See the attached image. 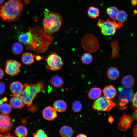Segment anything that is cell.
<instances>
[{
	"mask_svg": "<svg viewBox=\"0 0 137 137\" xmlns=\"http://www.w3.org/2000/svg\"><path fill=\"white\" fill-rule=\"evenodd\" d=\"M5 88V86L4 83L2 81H0V95L2 94L4 92Z\"/></svg>",
	"mask_w": 137,
	"mask_h": 137,
	"instance_id": "e575fe53",
	"label": "cell"
},
{
	"mask_svg": "<svg viewBox=\"0 0 137 137\" xmlns=\"http://www.w3.org/2000/svg\"><path fill=\"white\" fill-rule=\"evenodd\" d=\"M119 10L116 7L112 6L107 8L106 12L109 17L112 20H115Z\"/></svg>",
	"mask_w": 137,
	"mask_h": 137,
	"instance_id": "4316f807",
	"label": "cell"
},
{
	"mask_svg": "<svg viewBox=\"0 0 137 137\" xmlns=\"http://www.w3.org/2000/svg\"><path fill=\"white\" fill-rule=\"evenodd\" d=\"M33 38L32 32L30 27H28V31L26 33H22L19 37V41L22 44L28 45L29 44Z\"/></svg>",
	"mask_w": 137,
	"mask_h": 137,
	"instance_id": "5bb4252c",
	"label": "cell"
},
{
	"mask_svg": "<svg viewBox=\"0 0 137 137\" xmlns=\"http://www.w3.org/2000/svg\"><path fill=\"white\" fill-rule=\"evenodd\" d=\"M42 115L44 118L48 121L53 120L57 116L56 110L54 107L49 106L44 108L42 111Z\"/></svg>",
	"mask_w": 137,
	"mask_h": 137,
	"instance_id": "7c38bea8",
	"label": "cell"
},
{
	"mask_svg": "<svg viewBox=\"0 0 137 137\" xmlns=\"http://www.w3.org/2000/svg\"><path fill=\"white\" fill-rule=\"evenodd\" d=\"M0 111L2 113L5 114H9L12 111L11 107L7 103H4L0 107Z\"/></svg>",
	"mask_w": 137,
	"mask_h": 137,
	"instance_id": "4dcf8cb0",
	"label": "cell"
},
{
	"mask_svg": "<svg viewBox=\"0 0 137 137\" xmlns=\"http://www.w3.org/2000/svg\"><path fill=\"white\" fill-rule=\"evenodd\" d=\"M45 86L43 82L40 81L33 84L29 83L23 85V88L22 91L16 96L20 97L24 101L26 106H29L32 103L34 100L39 92L44 90Z\"/></svg>",
	"mask_w": 137,
	"mask_h": 137,
	"instance_id": "277c9868",
	"label": "cell"
},
{
	"mask_svg": "<svg viewBox=\"0 0 137 137\" xmlns=\"http://www.w3.org/2000/svg\"><path fill=\"white\" fill-rule=\"evenodd\" d=\"M50 82L54 87L59 88L63 85L64 81L62 77L58 75H55L52 77Z\"/></svg>",
	"mask_w": 137,
	"mask_h": 137,
	"instance_id": "603a6c76",
	"label": "cell"
},
{
	"mask_svg": "<svg viewBox=\"0 0 137 137\" xmlns=\"http://www.w3.org/2000/svg\"><path fill=\"white\" fill-rule=\"evenodd\" d=\"M87 136L85 134H78L77 135L76 137H87Z\"/></svg>",
	"mask_w": 137,
	"mask_h": 137,
	"instance_id": "7bdbcfd3",
	"label": "cell"
},
{
	"mask_svg": "<svg viewBox=\"0 0 137 137\" xmlns=\"http://www.w3.org/2000/svg\"><path fill=\"white\" fill-rule=\"evenodd\" d=\"M60 135L63 137H70L72 136L73 131L70 126L64 125L60 128L59 131Z\"/></svg>",
	"mask_w": 137,
	"mask_h": 137,
	"instance_id": "cb8c5ba5",
	"label": "cell"
},
{
	"mask_svg": "<svg viewBox=\"0 0 137 137\" xmlns=\"http://www.w3.org/2000/svg\"><path fill=\"white\" fill-rule=\"evenodd\" d=\"M131 2L133 5H135L137 4V0H131Z\"/></svg>",
	"mask_w": 137,
	"mask_h": 137,
	"instance_id": "b9f144b4",
	"label": "cell"
},
{
	"mask_svg": "<svg viewBox=\"0 0 137 137\" xmlns=\"http://www.w3.org/2000/svg\"><path fill=\"white\" fill-rule=\"evenodd\" d=\"M30 28L33 38L30 43L27 45L26 49L38 53L45 51L52 42L51 37L46 34L39 26L35 25Z\"/></svg>",
	"mask_w": 137,
	"mask_h": 137,
	"instance_id": "7a4b0ae2",
	"label": "cell"
},
{
	"mask_svg": "<svg viewBox=\"0 0 137 137\" xmlns=\"http://www.w3.org/2000/svg\"><path fill=\"white\" fill-rule=\"evenodd\" d=\"M118 90V96L121 101L120 105L123 107L132 99L133 91L131 89L124 87H119Z\"/></svg>",
	"mask_w": 137,
	"mask_h": 137,
	"instance_id": "9c48e42d",
	"label": "cell"
},
{
	"mask_svg": "<svg viewBox=\"0 0 137 137\" xmlns=\"http://www.w3.org/2000/svg\"><path fill=\"white\" fill-rule=\"evenodd\" d=\"M123 23L117 22L115 20H111L109 19L106 21L99 19L97 23V26L100 29L102 34L105 36L114 35L116 30L123 26Z\"/></svg>",
	"mask_w": 137,
	"mask_h": 137,
	"instance_id": "5b68a950",
	"label": "cell"
},
{
	"mask_svg": "<svg viewBox=\"0 0 137 137\" xmlns=\"http://www.w3.org/2000/svg\"><path fill=\"white\" fill-rule=\"evenodd\" d=\"M102 90L100 88L94 87L92 88L88 93V96L89 98L92 100L98 99L101 96Z\"/></svg>",
	"mask_w": 137,
	"mask_h": 137,
	"instance_id": "7402d4cb",
	"label": "cell"
},
{
	"mask_svg": "<svg viewBox=\"0 0 137 137\" xmlns=\"http://www.w3.org/2000/svg\"><path fill=\"white\" fill-rule=\"evenodd\" d=\"M21 63L16 60H8L5 64V71L11 76H15L21 72Z\"/></svg>",
	"mask_w": 137,
	"mask_h": 137,
	"instance_id": "30bf717a",
	"label": "cell"
},
{
	"mask_svg": "<svg viewBox=\"0 0 137 137\" xmlns=\"http://www.w3.org/2000/svg\"><path fill=\"white\" fill-rule=\"evenodd\" d=\"M114 120V117L113 116L110 115L109 116L108 119V121L109 123L111 124H112Z\"/></svg>",
	"mask_w": 137,
	"mask_h": 137,
	"instance_id": "ab89813d",
	"label": "cell"
},
{
	"mask_svg": "<svg viewBox=\"0 0 137 137\" xmlns=\"http://www.w3.org/2000/svg\"><path fill=\"white\" fill-rule=\"evenodd\" d=\"M23 88V85L19 81L12 82L10 86V89L12 93V95H15L20 93Z\"/></svg>",
	"mask_w": 137,
	"mask_h": 137,
	"instance_id": "e0dca14e",
	"label": "cell"
},
{
	"mask_svg": "<svg viewBox=\"0 0 137 137\" xmlns=\"http://www.w3.org/2000/svg\"><path fill=\"white\" fill-rule=\"evenodd\" d=\"M4 75V71L2 69L0 68V80L3 77Z\"/></svg>",
	"mask_w": 137,
	"mask_h": 137,
	"instance_id": "60d3db41",
	"label": "cell"
},
{
	"mask_svg": "<svg viewBox=\"0 0 137 137\" xmlns=\"http://www.w3.org/2000/svg\"><path fill=\"white\" fill-rule=\"evenodd\" d=\"M47 64L46 68L56 71L60 70L64 65L61 57L55 52L51 54L46 60Z\"/></svg>",
	"mask_w": 137,
	"mask_h": 137,
	"instance_id": "ba28073f",
	"label": "cell"
},
{
	"mask_svg": "<svg viewBox=\"0 0 137 137\" xmlns=\"http://www.w3.org/2000/svg\"><path fill=\"white\" fill-rule=\"evenodd\" d=\"M107 75L108 78L110 80H115L117 79L119 76V71L117 68L114 67H111L108 70Z\"/></svg>",
	"mask_w": 137,
	"mask_h": 137,
	"instance_id": "d6986e66",
	"label": "cell"
},
{
	"mask_svg": "<svg viewBox=\"0 0 137 137\" xmlns=\"http://www.w3.org/2000/svg\"><path fill=\"white\" fill-rule=\"evenodd\" d=\"M128 16L127 13L124 11H119L116 17V19L118 22L123 23L127 19Z\"/></svg>",
	"mask_w": 137,
	"mask_h": 137,
	"instance_id": "1f68e13d",
	"label": "cell"
},
{
	"mask_svg": "<svg viewBox=\"0 0 137 137\" xmlns=\"http://www.w3.org/2000/svg\"><path fill=\"white\" fill-rule=\"evenodd\" d=\"M130 117L132 121L134 120H137V110L134 112Z\"/></svg>",
	"mask_w": 137,
	"mask_h": 137,
	"instance_id": "8d00e7d4",
	"label": "cell"
},
{
	"mask_svg": "<svg viewBox=\"0 0 137 137\" xmlns=\"http://www.w3.org/2000/svg\"><path fill=\"white\" fill-rule=\"evenodd\" d=\"M103 94L107 98L111 99L114 98L117 94V90L114 86L110 85L105 87L103 90Z\"/></svg>",
	"mask_w": 137,
	"mask_h": 137,
	"instance_id": "9a60e30c",
	"label": "cell"
},
{
	"mask_svg": "<svg viewBox=\"0 0 137 137\" xmlns=\"http://www.w3.org/2000/svg\"><path fill=\"white\" fill-rule=\"evenodd\" d=\"M116 105L115 103L105 97L98 98L94 103L92 108L97 111L109 112Z\"/></svg>",
	"mask_w": 137,
	"mask_h": 137,
	"instance_id": "52a82bcc",
	"label": "cell"
},
{
	"mask_svg": "<svg viewBox=\"0 0 137 137\" xmlns=\"http://www.w3.org/2000/svg\"><path fill=\"white\" fill-rule=\"evenodd\" d=\"M121 82L124 87L127 88H130L134 85L135 80L132 76L128 75L123 78Z\"/></svg>",
	"mask_w": 137,
	"mask_h": 137,
	"instance_id": "ffe728a7",
	"label": "cell"
},
{
	"mask_svg": "<svg viewBox=\"0 0 137 137\" xmlns=\"http://www.w3.org/2000/svg\"><path fill=\"white\" fill-rule=\"evenodd\" d=\"M34 56L30 52L23 53L21 57V60L23 63L26 65H29L33 63L34 61Z\"/></svg>",
	"mask_w": 137,
	"mask_h": 137,
	"instance_id": "44dd1931",
	"label": "cell"
},
{
	"mask_svg": "<svg viewBox=\"0 0 137 137\" xmlns=\"http://www.w3.org/2000/svg\"><path fill=\"white\" fill-rule=\"evenodd\" d=\"M87 13L89 17L95 19L99 16L100 11L99 9L97 8L94 6H91L88 8Z\"/></svg>",
	"mask_w": 137,
	"mask_h": 137,
	"instance_id": "484cf974",
	"label": "cell"
},
{
	"mask_svg": "<svg viewBox=\"0 0 137 137\" xmlns=\"http://www.w3.org/2000/svg\"><path fill=\"white\" fill-rule=\"evenodd\" d=\"M81 44L84 50L91 53L96 52L99 46L96 37L92 33L86 34L83 36L81 40Z\"/></svg>",
	"mask_w": 137,
	"mask_h": 137,
	"instance_id": "8992f818",
	"label": "cell"
},
{
	"mask_svg": "<svg viewBox=\"0 0 137 137\" xmlns=\"http://www.w3.org/2000/svg\"><path fill=\"white\" fill-rule=\"evenodd\" d=\"M35 58L36 60L38 61L40 60L42 58L39 55L36 56Z\"/></svg>",
	"mask_w": 137,
	"mask_h": 137,
	"instance_id": "ee69618b",
	"label": "cell"
},
{
	"mask_svg": "<svg viewBox=\"0 0 137 137\" xmlns=\"http://www.w3.org/2000/svg\"><path fill=\"white\" fill-rule=\"evenodd\" d=\"M4 1L5 0H0V5L2 4Z\"/></svg>",
	"mask_w": 137,
	"mask_h": 137,
	"instance_id": "f6af8a7d",
	"label": "cell"
},
{
	"mask_svg": "<svg viewBox=\"0 0 137 137\" xmlns=\"http://www.w3.org/2000/svg\"><path fill=\"white\" fill-rule=\"evenodd\" d=\"M13 96L10 100V105L14 108L21 109L25 105L23 100L19 97L16 96Z\"/></svg>",
	"mask_w": 137,
	"mask_h": 137,
	"instance_id": "2e32d148",
	"label": "cell"
},
{
	"mask_svg": "<svg viewBox=\"0 0 137 137\" xmlns=\"http://www.w3.org/2000/svg\"><path fill=\"white\" fill-rule=\"evenodd\" d=\"M132 104L134 106L137 107V92L133 96L132 99Z\"/></svg>",
	"mask_w": 137,
	"mask_h": 137,
	"instance_id": "d590c367",
	"label": "cell"
},
{
	"mask_svg": "<svg viewBox=\"0 0 137 137\" xmlns=\"http://www.w3.org/2000/svg\"><path fill=\"white\" fill-rule=\"evenodd\" d=\"M93 60L92 55L89 53H85L82 56L81 58V62L84 64L88 65L91 63Z\"/></svg>",
	"mask_w": 137,
	"mask_h": 137,
	"instance_id": "f1b7e54d",
	"label": "cell"
},
{
	"mask_svg": "<svg viewBox=\"0 0 137 137\" xmlns=\"http://www.w3.org/2000/svg\"><path fill=\"white\" fill-rule=\"evenodd\" d=\"M15 135L19 137H25L28 134L27 128L25 126H20L16 127L15 131Z\"/></svg>",
	"mask_w": 137,
	"mask_h": 137,
	"instance_id": "83f0119b",
	"label": "cell"
},
{
	"mask_svg": "<svg viewBox=\"0 0 137 137\" xmlns=\"http://www.w3.org/2000/svg\"><path fill=\"white\" fill-rule=\"evenodd\" d=\"M111 46L112 49L111 59H114L119 57L120 56L119 53L120 48L117 40L111 42Z\"/></svg>",
	"mask_w": 137,
	"mask_h": 137,
	"instance_id": "d4e9b609",
	"label": "cell"
},
{
	"mask_svg": "<svg viewBox=\"0 0 137 137\" xmlns=\"http://www.w3.org/2000/svg\"><path fill=\"white\" fill-rule=\"evenodd\" d=\"M13 126V123L10 117L7 114L0 113V133L9 132Z\"/></svg>",
	"mask_w": 137,
	"mask_h": 137,
	"instance_id": "8fae6325",
	"label": "cell"
},
{
	"mask_svg": "<svg viewBox=\"0 0 137 137\" xmlns=\"http://www.w3.org/2000/svg\"><path fill=\"white\" fill-rule=\"evenodd\" d=\"M132 122L130 116L126 114H124L119 121L118 125L119 129L122 131H126L130 127Z\"/></svg>",
	"mask_w": 137,
	"mask_h": 137,
	"instance_id": "4fadbf2b",
	"label": "cell"
},
{
	"mask_svg": "<svg viewBox=\"0 0 137 137\" xmlns=\"http://www.w3.org/2000/svg\"><path fill=\"white\" fill-rule=\"evenodd\" d=\"M133 132L134 136L135 137H137V123L134 128Z\"/></svg>",
	"mask_w": 137,
	"mask_h": 137,
	"instance_id": "74e56055",
	"label": "cell"
},
{
	"mask_svg": "<svg viewBox=\"0 0 137 137\" xmlns=\"http://www.w3.org/2000/svg\"><path fill=\"white\" fill-rule=\"evenodd\" d=\"M72 108L73 110L75 112H80L82 108L81 103L79 101L76 100L73 102L72 104Z\"/></svg>",
	"mask_w": 137,
	"mask_h": 137,
	"instance_id": "d6a6232c",
	"label": "cell"
},
{
	"mask_svg": "<svg viewBox=\"0 0 137 137\" xmlns=\"http://www.w3.org/2000/svg\"><path fill=\"white\" fill-rule=\"evenodd\" d=\"M53 107L57 111L59 112H65L67 109V105L65 101L63 100H59L54 102Z\"/></svg>",
	"mask_w": 137,
	"mask_h": 137,
	"instance_id": "ac0fdd59",
	"label": "cell"
},
{
	"mask_svg": "<svg viewBox=\"0 0 137 137\" xmlns=\"http://www.w3.org/2000/svg\"><path fill=\"white\" fill-rule=\"evenodd\" d=\"M42 21L43 31L48 35L58 31L62 25L63 19L59 13L46 9Z\"/></svg>",
	"mask_w": 137,
	"mask_h": 137,
	"instance_id": "3957f363",
	"label": "cell"
},
{
	"mask_svg": "<svg viewBox=\"0 0 137 137\" xmlns=\"http://www.w3.org/2000/svg\"><path fill=\"white\" fill-rule=\"evenodd\" d=\"M7 98L6 97H4L0 99V107L3 103L7 100Z\"/></svg>",
	"mask_w": 137,
	"mask_h": 137,
	"instance_id": "f35d334b",
	"label": "cell"
},
{
	"mask_svg": "<svg viewBox=\"0 0 137 137\" xmlns=\"http://www.w3.org/2000/svg\"><path fill=\"white\" fill-rule=\"evenodd\" d=\"M23 50V46L19 42H16L14 43L12 47V53L14 54L17 55L21 53Z\"/></svg>",
	"mask_w": 137,
	"mask_h": 137,
	"instance_id": "f546056e",
	"label": "cell"
},
{
	"mask_svg": "<svg viewBox=\"0 0 137 137\" xmlns=\"http://www.w3.org/2000/svg\"><path fill=\"white\" fill-rule=\"evenodd\" d=\"M35 137H47L44 131L42 129H39L36 131L33 134Z\"/></svg>",
	"mask_w": 137,
	"mask_h": 137,
	"instance_id": "836d02e7",
	"label": "cell"
},
{
	"mask_svg": "<svg viewBox=\"0 0 137 137\" xmlns=\"http://www.w3.org/2000/svg\"><path fill=\"white\" fill-rule=\"evenodd\" d=\"M23 7L21 0H8L0 6V18L3 21L15 22L21 15Z\"/></svg>",
	"mask_w": 137,
	"mask_h": 137,
	"instance_id": "6da1fadb",
	"label": "cell"
}]
</instances>
